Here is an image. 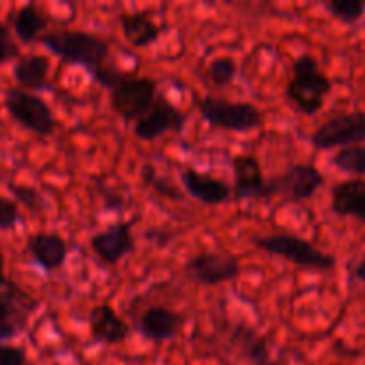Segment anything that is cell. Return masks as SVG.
I'll return each mask as SVG.
<instances>
[{"label":"cell","instance_id":"cell-1","mask_svg":"<svg viewBox=\"0 0 365 365\" xmlns=\"http://www.w3.org/2000/svg\"><path fill=\"white\" fill-rule=\"evenodd\" d=\"M39 43L64 63L84 66L103 88L110 89L127 73V71L118 70L114 64L107 63L110 53L109 41L93 32L56 29V31H46L39 38Z\"/></svg>","mask_w":365,"mask_h":365},{"label":"cell","instance_id":"cell-2","mask_svg":"<svg viewBox=\"0 0 365 365\" xmlns=\"http://www.w3.org/2000/svg\"><path fill=\"white\" fill-rule=\"evenodd\" d=\"M331 93V81L321 71L319 63L310 53H302L292 63V77L287 84V96L305 116H314L324 107Z\"/></svg>","mask_w":365,"mask_h":365},{"label":"cell","instance_id":"cell-3","mask_svg":"<svg viewBox=\"0 0 365 365\" xmlns=\"http://www.w3.org/2000/svg\"><path fill=\"white\" fill-rule=\"evenodd\" d=\"M253 245L269 255L280 257L294 266L310 271H331L335 267V259L330 253L321 252L307 239L294 234H271L259 235L253 239Z\"/></svg>","mask_w":365,"mask_h":365},{"label":"cell","instance_id":"cell-4","mask_svg":"<svg viewBox=\"0 0 365 365\" xmlns=\"http://www.w3.org/2000/svg\"><path fill=\"white\" fill-rule=\"evenodd\" d=\"M200 114L210 127L221 128L235 134H248L262 125L264 116L260 109L246 102H230L220 96H200L196 100Z\"/></svg>","mask_w":365,"mask_h":365},{"label":"cell","instance_id":"cell-5","mask_svg":"<svg viewBox=\"0 0 365 365\" xmlns=\"http://www.w3.org/2000/svg\"><path fill=\"white\" fill-rule=\"evenodd\" d=\"M39 302L24 287L4 277L0 280V341L24 334Z\"/></svg>","mask_w":365,"mask_h":365},{"label":"cell","instance_id":"cell-6","mask_svg":"<svg viewBox=\"0 0 365 365\" xmlns=\"http://www.w3.org/2000/svg\"><path fill=\"white\" fill-rule=\"evenodd\" d=\"M157 95V82L143 75L125 73L110 88V107L125 121H135L153 106Z\"/></svg>","mask_w":365,"mask_h":365},{"label":"cell","instance_id":"cell-7","mask_svg":"<svg viewBox=\"0 0 365 365\" xmlns=\"http://www.w3.org/2000/svg\"><path fill=\"white\" fill-rule=\"evenodd\" d=\"M4 107L9 116L25 130L38 135H52L57 127L52 109L38 95L24 91L20 88L7 89L4 95Z\"/></svg>","mask_w":365,"mask_h":365},{"label":"cell","instance_id":"cell-8","mask_svg":"<svg viewBox=\"0 0 365 365\" xmlns=\"http://www.w3.org/2000/svg\"><path fill=\"white\" fill-rule=\"evenodd\" d=\"M324 185V175L314 164H292L284 173L266 180L267 200L280 196L292 203L314 198Z\"/></svg>","mask_w":365,"mask_h":365},{"label":"cell","instance_id":"cell-9","mask_svg":"<svg viewBox=\"0 0 365 365\" xmlns=\"http://www.w3.org/2000/svg\"><path fill=\"white\" fill-rule=\"evenodd\" d=\"M317 150L349 148L365 143V110H351L328 118L310 135Z\"/></svg>","mask_w":365,"mask_h":365},{"label":"cell","instance_id":"cell-10","mask_svg":"<svg viewBox=\"0 0 365 365\" xmlns=\"http://www.w3.org/2000/svg\"><path fill=\"white\" fill-rule=\"evenodd\" d=\"M187 123V113L166 100L164 95H157L153 106L134 121V135L145 143H152L166 134H180Z\"/></svg>","mask_w":365,"mask_h":365},{"label":"cell","instance_id":"cell-11","mask_svg":"<svg viewBox=\"0 0 365 365\" xmlns=\"http://www.w3.org/2000/svg\"><path fill=\"white\" fill-rule=\"evenodd\" d=\"M185 273L202 285H221L241 274V262L232 253L202 252L185 262Z\"/></svg>","mask_w":365,"mask_h":365},{"label":"cell","instance_id":"cell-12","mask_svg":"<svg viewBox=\"0 0 365 365\" xmlns=\"http://www.w3.org/2000/svg\"><path fill=\"white\" fill-rule=\"evenodd\" d=\"M93 253L107 266H116L135 250L134 235L128 223H113L89 239Z\"/></svg>","mask_w":365,"mask_h":365},{"label":"cell","instance_id":"cell-13","mask_svg":"<svg viewBox=\"0 0 365 365\" xmlns=\"http://www.w3.org/2000/svg\"><path fill=\"white\" fill-rule=\"evenodd\" d=\"M234 189L232 195L239 202L245 200H267L266 178L262 166L253 153H237L232 157Z\"/></svg>","mask_w":365,"mask_h":365},{"label":"cell","instance_id":"cell-14","mask_svg":"<svg viewBox=\"0 0 365 365\" xmlns=\"http://www.w3.org/2000/svg\"><path fill=\"white\" fill-rule=\"evenodd\" d=\"M182 185L189 196L196 200V202L203 203V205H223V203L230 202L232 187L221 178H216L214 175L200 171L196 168L185 166L180 173Z\"/></svg>","mask_w":365,"mask_h":365},{"label":"cell","instance_id":"cell-15","mask_svg":"<svg viewBox=\"0 0 365 365\" xmlns=\"http://www.w3.org/2000/svg\"><path fill=\"white\" fill-rule=\"evenodd\" d=\"M89 334L98 344L116 346L121 344L130 334V327L127 321L116 312L113 305L102 303L93 307L88 317Z\"/></svg>","mask_w":365,"mask_h":365},{"label":"cell","instance_id":"cell-16","mask_svg":"<svg viewBox=\"0 0 365 365\" xmlns=\"http://www.w3.org/2000/svg\"><path fill=\"white\" fill-rule=\"evenodd\" d=\"M185 324L184 314L168 307H150L139 319V331L152 342H166L177 337Z\"/></svg>","mask_w":365,"mask_h":365},{"label":"cell","instance_id":"cell-17","mask_svg":"<svg viewBox=\"0 0 365 365\" xmlns=\"http://www.w3.org/2000/svg\"><path fill=\"white\" fill-rule=\"evenodd\" d=\"M27 250L36 264L43 267L46 273H56L66 264L70 246L66 239L53 232H38L27 239Z\"/></svg>","mask_w":365,"mask_h":365},{"label":"cell","instance_id":"cell-18","mask_svg":"<svg viewBox=\"0 0 365 365\" xmlns=\"http://www.w3.org/2000/svg\"><path fill=\"white\" fill-rule=\"evenodd\" d=\"M331 210L337 216L365 223V178H349L331 189Z\"/></svg>","mask_w":365,"mask_h":365},{"label":"cell","instance_id":"cell-19","mask_svg":"<svg viewBox=\"0 0 365 365\" xmlns=\"http://www.w3.org/2000/svg\"><path fill=\"white\" fill-rule=\"evenodd\" d=\"M120 24L123 38L134 48H146L160 38V25L150 11L121 13Z\"/></svg>","mask_w":365,"mask_h":365},{"label":"cell","instance_id":"cell-20","mask_svg":"<svg viewBox=\"0 0 365 365\" xmlns=\"http://www.w3.org/2000/svg\"><path fill=\"white\" fill-rule=\"evenodd\" d=\"M11 24H13L14 36L25 45H31V43L39 41V38L45 34L50 20L41 7L36 4H25L20 9L14 11Z\"/></svg>","mask_w":365,"mask_h":365},{"label":"cell","instance_id":"cell-21","mask_svg":"<svg viewBox=\"0 0 365 365\" xmlns=\"http://www.w3.org/2000/svg\"><path fill=\"white\" fill-rule=\"evenodd\" d=\"M50 59L41 53H27V56L18 57L14 64V81L20 86V89H39L45 88L48 81Z\"/></svg>","mask_w":365,"mask_h":365},{"label":"cell","instance_id":"cell-22","mask_svg":"<svg viewBox=\"0 0 365 365\" xmlns=\"http://www.w3.org/2000/svg\"><path fill=\"white\" fill-rule=\"evenodd\" d=\"M331 163L344 173L356 175V178L365 177V145L339 150L334 159H331Z\"/></svg>","mask_w":365,"mask_h":365},{"label":"cell","instance_id":"cell-23","mask_svg":"<svg viewBox=\"0 0 365 365\" xmlns=\"http://www.w3.org/2000/svg\"><path fill=\"white\" fill-rule=\"evenodd\" d=\"M237 63L228 56H217L207 66V77L217 88L230 86L237 77Z\"/></svg>","mask_w":365,"mask_h":365},{"label":"cell","instance_id":"cell-24","mask_svg":"<svg viewBox=\"0 0 365 365\" xmlns=\"http://www.w3.org/2000/svg\"><path fill=\"white\" fill-rule=\"evenodd\" d=\"M239 342L242 344L245 355L257 365H267L271 364L269 348H267L266 339L259 337L255 331L252 330H239Z\"/></svg>","mask_w":365,"mask_h":365},{"label":"cell","instance_id":"cell-25","mask_svg":"<svg viewBox=\"0 0 365 365\" xmlns=\"http://www.w3.org/2000/svg\"><path fill=\"white\" fill-rule=\"evenodd\" d=\"M324 7L330 11L331 16L348 25L360 21L365 14V4L356 2V0H330V2H324Z\"/></svg>","mask_w":365,"mask_h":365},{"label":"cell","instance_id":"cell-26","mask_svg":"<svg viewBox=\"0 0 365 365\" xmlns=\"http://www.w3.org/2000/svg\"><path fill=\"white\" fill-rule=\"evenodd\" d=\"M9 191L13 192L14 198L18 200L20 203H24L29 210L32 212H39L43 209V198L34 187L31 185H16V184H9Z\"/></svg>","mask_w":365,"mask_h":365},{"label":"cell","instance_id":"cell-27","mask_svg":"<svg viewBox=\"0 0 365 365\" xmlns=\"http://www.w3.org/2000/svg\"><path fill=\"white\" fill-rule=\"evenodd\" d=\"M20 221V210L14 200L0 196V230H14Z\"/></svg>","mask_w":365,"mask_h":365},{"label":"cell","instance_id":"cell-28","mask_svg":"<svg viewBox=\"0 0 365 365\" xmlns=\"http://www.w3.org/2000/svg\"><path fill=\"white\" fill-rule=\"evenodd\" d=\"M18 46L14 43L13 36H11L9 29L0 21V64H6L18 57Z\"/></svg>","mask_w":365,"mask_h":365},{"label":"cell","instance_id":"cell-29","mask_svg":"<svg viewBox=\"0 0 365 365\" xmlns=\"http://www.w3.org/2000/svg\"><path fill=\"white\" fill-rule=\"evenodd\" d=\"M27 364V353L21 348L13 344L0 342V365H25Z\"/></svg>","mask_w":365,"mask_h":365},{"label":"cell","instance_id":"cell-30","mask_svg":"<svg viewBox=\"0 0 365 365\" xmlns=\"http://www.w3.org/2000/svg\"><path fill=\"white\" fill-rule=\"evenodd\" d=\"M145 180H146V184H150L153 189H157V191H159L163 196H170V198H180V195H178L177 189H173L170 184H166L164 180H160V178L157 177L153 171H150L148 168L145 170Z\"/></svg>","mask_w":365,"mask_h":365},{"label":"cell","instance_id":"cell-31","mask_svg":"<svg viewBox=\"0 0 365 365\" xmlns=\"http://www.w3.org/2000/svg\"><path fill=\"white\" fill-rule=\"evenodd\" d=\"M355 274H356V278H359L360 282H364V284H365V259L359 264V266H356Z\"/></svg>","mask_w":365,"mask_h":365},{"label":"cell","instance_id":"cell-32","mask_svg":"<svg viewBox=\"0 0 365 365\" xmlns=\"http://www.w3.org/2000/svg\"><path fill=\"white\" fill-rule=\"evenodd\" d=\"M4 278V255H2V250H0V280Z\"/></svg>","mask_w":365,"mask_h":365}]
</instances>
